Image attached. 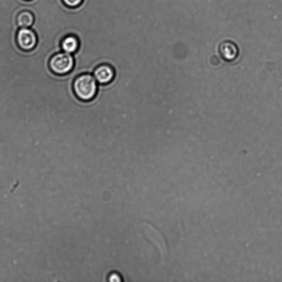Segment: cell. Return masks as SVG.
<instances>
[{"mask_svg":"<svg viewBox=\"0 0 282 282\" xmlns=\"http://www.w3.org/2000/svg\"><path fill=\"white\" fill-rule=\"evenodd\" d=\"M23 0H0V118L18 115L31 83L28 52L19 47L17 17Z\"/></svg>","mask_w":282,"mask_h":282,"instance_id":"1","label":"cell"},{"mask_svg":"<svg viewBox=\"0 0 282 282\" xmlns=\"http://www.w3.org/2000/svg\"><path fill=\"white\" fill-rule=\"evenodd\" d=\"M76 97L82 102L94 100L98 94L99 84L95 77L90 73H84L75 78L72 85Z\"/></svg>","mask_w":282,"mask_h":282,"instance_id":"2","label":"cell"},{"mask_svg":"<svg viewBox=\"0 0 282 282\" xmlns=\"http://www.w3.org/2000/svg\"><path fill=\"white\" fill-rule=\"evenodd\" d=\"M49 66L56 75H66L71 72L75 68V58L72 54L61 52L51 58Z\"/></svg>","mask_w":282,"mask_h":282,"instance_id":"3","label":"cell"},{"mask_svg":"<svg viewBox=\"0 0 282 282\" xmlns=\"http://www.w3.org/2000/svg\"><path fill=\"white\" fill-rule=\"evenodd\" d=\"M93 73L99 85L102 86L110 85L116 77L115 68L108 63H102L97 66Z\"/></svg>","mask_w":282,"mask_h":282,"instance_id":"4","label":"cell"},{"mask_svg":"<svg viewBox=\"0 0 282 282\" xmlns=\"http://www.w3.org/2000/svg\"><path fill=\"white\" fill-rule=\"evenodd\" d=\"M17 41L19 47L24 51H31L36 47L37 37L30 28H19L17 34Z\"/></svg>","mask_w":282,"mask_h":282,"instance_id":"5","label":"cell"},{"mask_svg":"<svg viewBox=\"0 0 282 282\" xmlns=\"http://www.w3.org/2000/svg\"><path fill=\"white\" fill-rule=\"evenodd\" d=\"M220 55L227 62L233 61L239 56V49L236 44L229 41L221 43L219 47Z\"/></svg>","mask_w":282,"mask_h":282,"instance_id":"6","label":"cell"},{"mask_svg":"<svg viewBox=\"0 0 282 282\" xmlns=\"http://www.w3.org/2000/svg\"><path fill=\"white\" fill-rule=\"evenodd\" d=\"M80 46V40L77 36L73 34L64 38L61 42L62 52L72 55L77 52Z\"/></svg>","mask_w":282,"mask_h":282,"instance_id":"7","label":"cell"},{"mask_svg":"<svg viewBox=\"0 0 282 282\" xmlns=\"http://www.w3.org/2000/svg\"><path fill=\"white\" fill-rule=\"evenodd\" d=\"M34 21L33 13L29 11L19 12L17 17V23L19 28H30Z\"/></svg>","mask_w":282,"mask_h":282,"instance_id":"8","label":"cell"},{"mask_svg":"<svg viewBox=\"0 0 282 282\" xmlns=\"http://www.w3.org/2000/svg\"><path fill=\"white\" fill-rule=\"evenodd\" d=\"M64 3L69 7L76 8L80 6L83 0H62Z\"/></svg>","mask_w":282,"mask_h":282,"instance_id":"9","label":"cell"},{"mask_svg":"<svg viewBox=\"0 0 282 282\" xmlns=\"http://www.w3.org/2000/svg\"><path fill=\"white\" fill-rule=\"evenodd\" d=\"M111 278H113L114 279V281H120V278L119 277H118V276L117 275H112L111 277Z\"/></svg>","mask_w":282,"mask_h":282,"instance_id":"10","label":"cell"}]
</instances>
